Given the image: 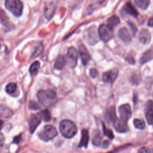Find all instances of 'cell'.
Listing matches in <instances>:
<instances>
[{
  "label": "cell",
  "instance_id": "cell-3",
  "mask_svg": "<svg viewBox=\"0 0 153 153\" xmlns=\"http://www.w3.org/2000/svg\"><path fill=\"white\" fill-rule=\"evenodd\" d=\"M83 36L84 40L90 45H94L100 39L98 30L95 26H91L85 30Z\"/></svg>",
  "mask_w": 153,
  "mask_h": 153
},
{
  "label": "cell",
  "instance_id": "cell-14",
  "mask_svg": "<svg viewBox=\"0 0 153 153\" xmlns=\"http://www.w3.org/2000/svg\"><path fill=\"white\" fill-rule=\"evenodd\" d=\"M105 119L109 124L111 123H114L117 120L115 112V108L114 106H111L106 110L105 114Z\"/></svg>",
  "mask_w": 153,
  "mask_h": 153
},
{
  "label": "cell",
  "instance_id": "cell-30",
  "mask_svg": "<svg viewBox=\"0 0 153 153\" xmlns=\"http://www.w3.org/2000/svg\"><path fill=\"white\" fill-rule=\"evenodd\" d=\"M102 129H103V134L106 136L107 137H108L110 139H113L114 136L113 134V133L112 131L111 130L107 128L105 124L103 123H102Z\"/></svg>",
  "mask_w": 153,
  "mask_h": 153
},
{
  "label": "cell",
  "instance_id": "cell-28",
  "mask_svg": "<svg viewBox=\"0 0 153 153\" xmlns=\"http://www.w3.org/2000/svg\"><path fill=\"white\" fill-rule=\"evenodd\" d=\"M133 124L136 128L140 130H142L145 127V123L142 120L134 119L133 120Z\"/></svg>",
  "mask_w": 153,
  "mask_h": 153
},
{
  "label": "cell",
  "instance_id": "cell-4",
  "mask_svg": "<svg viewBox=\"0 0 153 153\" xmlns=\"http://www.w3.org/2000/svg\"><path fill=\"white\" fill-rule=\"evenodd\" d=\"M5 6L16 17H19L22 14L23 5L20 0H5Z\"/></svg>",
  "mask_w": 153,
  "mask_h": 153
},
{
  "label": "cell",
  "instance_id": "cell-2",
  "mask_svg": "<svg viewBox=\"0 0 153 153\" xmlns=\"http://www.w3.org/2000/svg\"><path fill=\"white\" fill-rule=\"evenodd\" d=\"M59 130L62 134L66 138H71L77 133L76 125L68 120H63L60 123Z\"/></svg>",
  "mask_w": 153,
  "mask_h": 153
},
{
  "label": "cell",
  "instance_id": "cell-25",
  "mask_svg": "<svg viewBox=\"0 0 153 153\" xmlns=\"http://www.w3.org/2000/svg\"><path fill=\"white\" fill-rule=\"evenodd\" d=\"M39 67H40V63L39 62L35 61V62H33L30 65V68H29L30 74L32 75H35L37 74V73L38 72V71L39 69Z\"/></svg>",
  "mask_w": 153,
  "mask_h": 153
},
{
  "label": "cell",
  "instance_id": "cell-29",
  "mask_svg": "<svg viewBox=\"0 0 153 153\" xmlns=\"http://www.w3.org/2000/svg\"><path fill=\"white\" fill-rule=\"evenodd\" d=\"M42 119L45 121H48L51 119V114L48 109L43 110L40 112Z\"/></svg>",
  "mask_w": 153,
  "mask_h": 153
},
{
  "label": "cell",
  "instance_id": "cell-17",
  "mask_svg": "<svg viewBox=\"0 0 153 153\" xmlns=\"http://www.w3.org/2000/svg\"><path fill=\"white\" fill-rule=\"evenodd\" d=\"M139 41L144 44H148L151 40V34L147 29H142L139 35Z\"/></svg>",
  "mask_w": 153,
  "mask_h": 153
},
{
  "label": "cell",
  "instance_id": "cell-31",
  "mask_svg": "<svg viewBox=\"0 0 153 153\" xmlns=\"http://www.w3.org/2000/svg\"><path fill=\"white\" fill-rule=\"evenodd\" d=\"M151 51H148L145 52L143 54L142 57L140 58V63H142V64L145 63V62H146L148 60H149L151 59Z\"/></svg>",
  "mask_w": 153,
  "mask_h": 153
},
{
  "label": "cell",
  "instance_id": "cell-12",
  "mask_svg": "<svg viewBox=\"0 0 153 153\" xmlns=\"http://www.w3.org/2000/svg\"><path fill=\"white\" fill-rule=\"evenodd\" d=\"M145 113L146 121L149 124H153V101L148 100L145 105Z\"/></svg>",
  "mask_w": 153,
  "mask_h": 153
},
{
  "label": "cell",
  "instance_id": "cell-7",
  "mask_svg": "<svg viewBox=\"0 0 153 153\" xmlns=\"http://www.w3.org/2000/svg\"><path fill=\"white\" fill-rule=\"evenodd\" d=\"M98 32L100 38L105 42L110 41L113 36L112 28L108 25H101L98 29Z\"/></svg>",
  "mask_w": 153,
  "mask_h": 153
},
{
  "label": "cell",
  "instance_id": "cell-5",
  "mask_svg": "<svg viewBox=\"0 0 153 153\" xmlns=\"http://www.w3.org/2000/svg\"><path fill=\"white\" fill-rule=\"evenodd\" d=\"M57 134L56 128L52 125H46L38 134L39 137L44 141H48L54 139Z\"/></svg>",
  "mask_w": 153,
  "mask_h": 153
},
{
  "label": "cell",
  "instance_id": "cell-9",
  "mask_svg": "<svg viewBox=\"0 0 153 153\" xmlns=\"http://www.w3.org/2000/svg\"><path fill=\"white\" fill-rule=\"evenodd\" d=\"M56 8V5L53 1L47 2L45 4L44 8V15L48 20H50L53 16Z\"/></svg>",
  "mask_w": 153,
  "mask_h": 153
},
{
  "label": "cell",
  "instance_id": "cell-35",
  "mask_svg": "<svg viewBox=\"0 0 153 153\" xmlns=\"http://www.w3.org/2000/svg\"><path fill=\"white\" fill-rule=\"evenodd\" d=\"M21 140V135L15 137L13 139V142L15 143H19Z\"/></svg>",
  "mask_w": 153,
  "mask_h": 153
},
{
  "label": "cell",
  "instance_id": "cell-26",
  "mask_svg": "<svg viewBox=\"0 0 153 153\" xmlns=\"http://www.w3.org/2000/svg\"><path fill=\"white\" fill-rule=\"evenodd\" d=\"M17 84L16 83L11 82V83H9L8 85H7L6 88H5V91L7 93L11 94L16 92V91L17 90Z\"/></svg>",
  "mask_w": 153,
  "mask_h": 153
},
{
  "label": "cell",
  "instance_id": "cell-1",
  "mask_svg": "<svg viewBox=\"0 0 153 153\" xmlns=\"http://www.w3.org/2000/svg\"><path fill=\"white\" fill-rule=\"evenodd\" d=\"M39 102L45 107L48 108L53 106L57 102V96L53 90H41L37 93Z\"/></svg>",
  "mask_w": 153,
  "mask_h": 153
},
{
  "label": "cell",
  "instance_id": "cell-19",
  "mask_svg": "<svg viewBox=\"0 0 153 153\" xmlns=\"http://www.w3.org/2000/svg\"><path fill=\"white\" fill-rule=\"evenodd\" d=\"M124 10L127 14L131 15L133 17H136L138 16V12L137 11V10L132 5V4L129 2L126 4V5L124 7Z\"/></svg>",
  "mask_w": 153,
  "mask_h": 153
},
{
  "label": "cell",
  "instance_id": "cell-6",
  "mask_svg": "<svg viewBox=\"0 0 153 153\" xmlns=\"http://www.w3.org/2000/svg\"><path fill=\"white\" fill-rule=\"evenodd\" d=\"M66 63L72 68L76 66L77 64L78 53L76 49L74 47H71L68 49L67 54L65 56Z\"/></svg>",
  "mask_w": 153,
  "mask_h": 153
},
{
  "label": "cell",
  "instance_id": "cell-36",
  "mask_svg": "<svg viewBox=\"0 0 153 153\" xmlns=\"http://www.w3.org/2000/svg\"><path fill=\"white\" fill-rule=\"evenodd\" d=\"M148 25L150 27H153V16L151 17L149 20H148Z\"/></svg>",
  "mask_w": 153,
  "mask_h": 153
},
{
  "label": "cell",
  "instance_id": "cell-10",
  "mask_svg": "<svg viewBox=\"0 0 153 153\" xmlns=\"http://www.w3.org/2000/svg\"><path fill=\"white\" fill-rule=\"evenodd\" d=\"M42 120V117L39 114H32L29 122V131L31 133H33L38 126L40 124Z\"/></svg>",
  "mask_w": 153,
  "mask_h": 153
},
{
  "label": "cell",
  "instance_id": "cell-11",
  "mask_svg": "<svg viewBox=\"0 0 153 153\" xmlns=\"http://www.w3.org/2000/svg\"><path fill=\"white\" fill-rule=\"evenodd\" d=\"M118 76V71L116 69H111L103 73L102 80L105 83L112 84Z\"/></svg>",
  "mask_w": 153,
  "mask_h": 153
},
{
  "label": "cell",
  "instance_id": "cell-33",
  "mask_svg": "<svg viewBox=\"0 0 153 153\" xmlns=\"http://www.w3.org/2000/svg\"><path fill=\"white\" fill-rule=\"evenodd\" d=\"M90 75L92 78H96L98 76V71L97 69H90Z\"/></svg>",
  "mask_w": 153,
  "mask_h": 153
},
{
  "label": "cell",
  "instance_id": "cell-34",
  "mask_svg": "<svg viewBox=\"0 0 153 153\" xmlns=\"http://www.w3.org/2000/svg\"><path fill=\"white\" fill-rule=\"evenodd\" d=\"M138 153H150V151L148 148L146 147H143L139 149Z\"/></svg>",
  "mask_w": 153,
  "mask_h": 153
},
{
  "label": "cell",
  "instance_id": "cell-8",
  "mask_svg": "<svg viewBox=\"0 0 153 153\" xmlns=\"http://www.w3.org/2000/svg\"><path fill=\"white\" fill-rule=\"evenodd\" d=\"M120 118L127 121L131 115V110L130 105L124 104L119 106L118 108Z\"/></svg>",
  "mask_w": 153,
  "mask_h": 153
},
{
  "label": "cell",
  "instance_id": "cell-32",
  "mask_svg": "<svg viewBox=\"0 0 153 153\" xmlns=\"http://www.w3.org/2000/svg\"><path fill=\"white\" fill-rule=\"evenodd\" d=\"M29 108L30 109H33V110H36L38 109L39 108V105H38V103L35 102V101H31L30 103H29Z\"/></svg>",
  "mask_w": 153,
  "mask_h": 153
},
{
  "label": "cell",
  "instance_id": "cell-21",
  "mask_svg": "<svg viewBox=\"0 0 153 153\" xmlns=\"http://www.w3.org/2000/svg\"><path fill=\"white\" fill-rule=\"evenodd\" d=\"M102 135L98 130H96L93 131L92 142L93 144L96 146H99L100 145V142L102 140Z\"/></svg>",
  "mask_w": 153,
  "mask_h": 153
},
{
  "label": "cell",
  "instance_id": "cell-20",
  "mask_svg": "<svg viewBox=\"0 0 153 153\" xmlns=\"http://www.w3.org/2000/svg\"><path fill=\"white\" fill-rule=\"evenodd\" d=\"M66 64V60L65 59V56H59L56 59L54 63V68L56 69L61 70L62 69Z\"/></svg>",
  "mask_w": 153,
  "mask_h": 153
},
{
  "label": "cell",
  "instance_id": "cell-22",
  "mask_svg": "<svg viewBox=\"0 0 153 153\" xmlns=\"http://www.w3.org/2000/svg\"><path fill=\"white\" fill-rule=\"evenodd\" d=\"M134 1L135 4L143 10H146L150 4L149 0H134Z\"/></svg>",
  "mask_w": 153,
  "mask_h": 153
},
{
  "label": "cell",
  "instance_id": "cell-15",
  "mask_svg": "<svg viewBox=\"0 0 153 153\" xmlns=\"http://www.w3.org/2000/svg\"><path fill=\"white\" fill-rule=\"evenodd\" d=\"M79 52L80 54V56H81V59L82 60V63L84 65H86L91 59V57L88 51H87L84 45L81 44L79 47Z\"/></svg>",
  "mask_w": 153,
  "mask_h": 153
},
{
  "label": "cell",
  "instance_id": "cell-23",
  "mask_svg": "<svg viewBox=\"0 0 153 153\" xmlns=\"http://www.w3.org/2000/svg\"><path fill=\"white\" fill-rule=\"evenodd\" d=\"M107 22H108V25L110 27L112 28V27L117 26L120 23V19L118 18V17H117V16H112L108 19Z\"/></svg>",
  "mask_w": 153,
  "mask_h": 153
},
{
  "label": "cell",
  "instance_id": "cell-16",
  "mask_svg": "<svg viewBox=\"0 0 153 153\" xmlns=\"http://www.w3.org/2000/svg\"><path fill=\"white\" fill-rule=\"evenodd\" d=\"M118 35L119 38L124 42L128 43L131 41V35L127 29L122 27L118 30Z\"/></svg>",
  "mask_w": 153,
  "mask_h": 153
},
{
  "label": "cell",
  "instance_id": "cell-13",
  "mask_svg": "<svg viewBox=\"0 0 153 153\" xmlns=\"http://www.w3.org/2000/svg\"><path fill=\"white\" fill-rule=\"evenodd\" d=\"M114 127L118 132L124 133L128 130V127L127 125V121L119 118L114 123Z\"/></svg>",
  "mask_w": 153,
  "mask_h": 153
},
{
  "label": "cell",
  "instance_id": "cell-24",
  "mask_svg": "<svg viewBox=\"0 0 153 153\" xmlns=\"http://www.w3.org/2000/svg\"><path fill=\"white\" fill-rule=\"evenodd\" d=\"M44 49V46L41 42L36 43L35 47V50L32 54V57H36L37 56H39L41 53L42 52Z\"/></svg>",
  "mask_w": 153,
  "mask_h": 153
},
{
  "label": "cell",
  "instance_id": "cell-37",
  "mask_svg": "<svg viewBox=\"0 0 153 153\" xmlns=\"http://www.w3.org/2000/svg\"><path fill=\"white\" fill-rule=\"evenodd\" d=\"M102 145H103V148H107V147L108 146V145H109V142H108V140L104 141Z\"/></svg>",
  "mask_w": 153,
  "mask_h": 153
},
{
  "label": "cell",
  "instance_id": "cell-27",
  "mask_svg": "<svg viewBox=\"0 0 153 153\" xmlns=\"http://www.w3.org/2000/svg\"><path fill=\"white\" fill-rule=\"evenodd\" d=\"M13 114V112L11 109L7 108V107H4L1 106V116L4 118H8Z\"/></svg>",
  "mask_w": 153,
  "mask_h": 153
},
{
  "label": "cell",
  "instance_id": "cell-18",
  "mask_svg": "<svg viewBox=\"0 0 153 153\" xmlns=\"http://www.w3.org/2000/svg\"><path fill=\"white\" fill-rule=\"evenodd\" d=\"M89 140L88 131L87 129H83L81 131V138L78 145L79 147H85L86 148L88 145Z\"/></svg>",
  "mask_w": 153,
  "mask_h": 153
}]
</instances>
